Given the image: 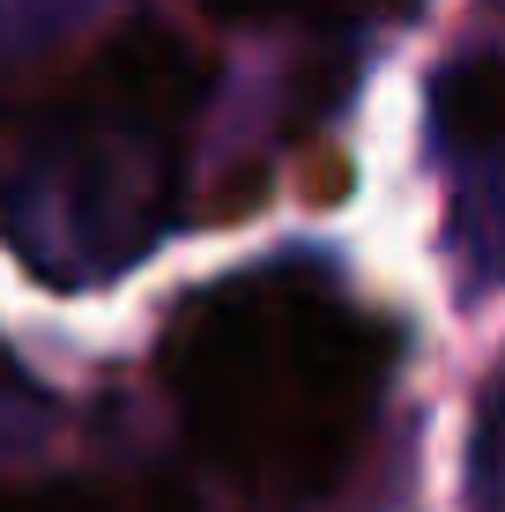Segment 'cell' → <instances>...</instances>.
<instances>
[{"mask_svg": "<svg viewBox=\"0 0 505 512\" xmlns=\"http://www.w3.org/2000/svg\"><path fill=\"white\" fill-rule=\"evenodd\" d=\"M394 334L320 275H231L164 327V386L194 453L253 498H320L357 461Z\"/></svg>", "mask_w": 505, "mask_h": 512, "instance_id": "1", "label": "cell"}, {"mask_svg": "<svg viewBox=\"0 0 505 512\" xmlns=\"http://www.w3.org/2000/svg\"><path fill=\"white\" fill-rule=\"evenodd\" d=\"M208 90V60L156 23L112 45L30 119L0 186V231L52 282H104L179 208V141Z\"/></svg>", "mask_w": 505, "mask_h": 512, "instance_id": "2", "label": "cell"}, {"mask_svg": "<svg viewBox=\"0 0 505 512\" xmlns=\"http://www.w3.org/2000/svg\"><path fill=\"white\" fill-rule=\"evenodd\" d=\"M439 127L454 149H491V141H505V60H461L446 67L439 82Z\"/></svg>", "mask_w": 505, "mask_h": 512, "instance_id": "3", "label": "cell"}, {"mask_svg": "<svg viewBox=\"0 0 505 512\" xmlns=\"http://www.w3.org/2000/svg\"><path fill=\"white\" fill-rule=\"evenodd\" d=\"M52 423V409H45V386H30L23 379V364L0 349V453H23L30 438H38Z\"/></svg>", "mask_w": 505, "mask_h": 512, "instance_id": "4", "label": "cell"}, {"mask_svg": "<svg viewBox=\"0 0 505 512\" xmlns=\"http://www.w3.org/2000/svg\"><path fill=\"white\" fill-rule=\"evenodd\" d=\"M223 23H268V15H357V8H387V0H201Z\"/></svg>", "mask_w": 505, "mask_h": 512, "instance_id": "5", "label": "cell"}, {"mask_svg": "<svg viewBox=\"0 0 505 512\" xmlns=\"http://www.w3.org/2000/svg\"><path fill=\"white\" fill-rule=\"evenodd\" d=\"M0 512H112L97 490L52 483V490H0Z\"/></svg>", "mask_w": 505, "mask_h": 512, "instance_id": "6", "label": "cell"}]
</instances>
